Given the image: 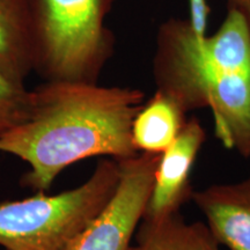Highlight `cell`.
<instances>
[{"mask_svg": "<svg viewBox=\"0 0 250 250\" xmlns=\"http://www.w3.org/2000/svg\"><path fill=\"white\" fill-rule=\"evenodd\" d=\"M117 0H29L34 71L45 81L98 83L114 50L105 19Z\"/></svg>", "mask_w": 250, "mask_h": 250, "instance_id": "cell-3", "label": "cell"}, {"mask_svg": "<svg viewBox=\"0 0 250 250\" xmlns=\"http://www.w3.org/2000/svg\"><path fill=\"white\" fill-rule=\"evenodd\" d=\"M153 73L156 90L186 112L210 109L218 139L250 158V39L236 12L228 9L211 36H198L182 19L162 23Z\"/></svg>", "mask_w": 250, "mask_h": 250, "instance_id": "cell-2", "label": "cell"}, {"mask_svg": "<svg viewBox=\"0 0 250 250\" xmlns=\"http://www.w3.org/2000/svg\"><path fill=\"white\" fill-rule=\"evenodd\" d=\"M144 98L142 90L129 87L45 81L29 90L26 118L0 134V152L26 162L30 169L26 184L45 192L76 162L138 154L131 130Z\"/></svg>", "mask_w": 250, "mask_h": 250, "instance_id": "cell-1", "label": "cell"}, {"mask_svg": "<svg viewBox=\"0 0 250 250\" xmlns=\"http://www.w3.org/2000/svg\"><path fill=\"white\" fill-rule=\"evenodd\" d=\"M205 137L201 122L192 117L186 122L169 147L161 153L144 218L168 217L179 212L183 203L191 198L190 171Z\"/></svg>", "mask_w": 250, "mask_h": 250, "instance_id": "cell-6", "label": "cell"}, {"mask_svg": "<svg viewBox=\"0 0 250 250\" xmlns=\"http://www.w3.org/2000/svg\"><path fill=\"white\" fill-rule=\"evenodd\" d=\"M228 9L236 12L242 18L250 39V0H227Z\"/></svg>", "mask_w": 250, "mask_h": 250, "instance_id": "cell-13", "label": "cell"}, {"mask_svg": "<svg viewBox=\"0 0 250 250\" xmlns=\"http://www.w3.org/2000/svg\"><path fill=\"white\" fill-rule=\"evenodd\" d=\"M186 114L173 99L156 90L133 118L134 147L140 153L161 154L179 136L187 122Z\"/></svg>", "mask_w": 250, "mask_h": 250, "instance_id": "cell-9", "label": "cell"}, {"mask_svg": "<svg viewBox=\"0 0 250 250\" xmlns=\"http://www.w3.org/2000/svg\"><path fill=\"white\" fill-rule=\"evenodd\" d=\"M120 175L118 160H102L89 179L74 189L2 203L0 246L6 250H66L110 201Z\"/></svg>", "mask_w": 250, "mask_h": 250, "instance_id": "cell-4", "label": "cell"}, {"mask_svg": "<svg viewBox=\"0 0 250 250\" xmlns=\"http://www.w3.org/2000/svg\"><path fill=\"white\" fill-rule=\"evenodd\" d=\"M34 65L29 0H0V74L24 85Z\"/></svg>", "mask_w": 250, "mask_h": 250, "instance_id": "cell-8", "label": "cell"}, {"mask_svg": "<svg viewBox=\"0 0 250 250\" xmlns=\"http://www.w3.org/2000/svg\"><path fill=\"white\" fill-rule=\"evenodd\" d=\"M191 199L219 245L229 250H250V175L240 182L192 191Z\"/></svg>", "mask_w": 250, "mask_h": 250, "instance_id": "cell-7", "label": "cell"}, {"mask_svg": "<svg viewBox=\"0 0 250 250\" xmlns=\"http://www.w3.org/2000/svg\"><path fill=\"white\" fill-rule=\"evenodd\" d=\"M190 2V20L193 30L198 36H206L208 28V7L206 0H189Z\"/></svg>", "mask_w": 250, "mask_h": 250, "instance_id": "cell-12", "label": "cell"}, {"mask_svg": "<svg viewBox=\"0 0 250 250\" xmlns=\"http://www.w3.org/2000/svg\"><path fill=\"white\" fill-rule=\"evenodd\" d=\"M159 158L142 152L118 160L121 175L114 195L66 250H130L147 208Z\"/></svg>", "mask_w": 250, "mask_h": 250, "instance_id": "cell-5", "label": "cell"}, {"mask_svg": "<svg viewBox=\"0 0 250 250\" xmlns=\"http://www.w3.org/2000/svg\"><path fill=\"white\" fill-rule=\"evenodd\" d=\"M208 225L188 223L180 212L160 219L143 218L137 245L130 250H219Z\"/></svg>", "mask_w": 250, "mask_h": 250, "instance_id": "cell-10", "label": "cell"}, {"mask_svg": "<svg viewBox=\"0 0 250 250\" xmlns=\"http://www.w3.org/2000/svg\"><path fill=\"white\" fill-rule=\"evenodd\" d=\"M29 110V90L0 74V134L26 118Z\"/></svg>", "mask_w": 250, "mask_h": 250, "instance_id": "cell-11", "label": "cell"}]
</instances>
